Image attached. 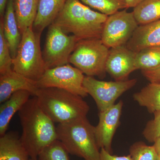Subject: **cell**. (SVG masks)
Wrapping results in <instances>:
<instances>
[{
    "label": "cell",
    "instance_id": "cb8c5ba5",
    "mask_svg": "<svg viewBox=\"0 0 160 160\" xmlns=\"http://www.w3.org/2000/svg\"><path fill=\"white\" fill-rule=\"evenodd\" d=\"M129 153L132 160H159L154 146H149L144 142H136L130 146Z\"/></svg>",
    "mask_w": 160,
    "mask_h": 160
},
{
    "label": "cell",
    "instance_id": "8fae6325",
    "mask_svg": "<svg viewBox=\"0 0 160 160\" xmlns=\"http://www.w3.org/2000/svg\"><path fill=\"white\" fill-rule=\"evenodd\" d=\"M123 105L122 101H120L105 111L99 112L98 123L95 127L98 146L110 153L113 136L120 125Z\"/></svg>",
    "mask_w": 160,
    "mask_h": 160
},
{
    "label": "cell",
    "instance_id": "44dd1931",
    "mask_svg": "<svg viewBox=\"0 0 160 160\" xmlns=\"http://www.w3.org/2000/svg\"><path fill=\"white\" fill-rule=\"evenodd\" d=\"M139 25L160 20V0H143L132 11Z\"/></svg>",
    "mask_w": 160,
    "mask_h": 160
},
{
    "label": "cell",
    "instance_id": "30bf717a",
    "mask_svg": "<svg viewBox=\"0 0 160 160\" xmlns=\"http://www.w3.org/2000/svg\"><path fill=\"white\" fill-rule=\"evenodd\" d=\"M138 26L132 12L118 11L107 18L101 40L109 49L125 46Z\"/></svg>",
    "mask_w": 160,
    "mask_h": 160
},
{
    "label": "cell",
    "instance_id": "d6986e66",
    "mask_svg": "<svg viewBox=\"0 0 160 160\" xmlns=\"http://www.w3.org/2000/svg\"><path fill=\"white\" fill-rule=\"evenodd\" d=\"M40 0H14V9L21 34L33 26Z\"/></svg>",
    "mask_w": 160,
    "mask_h": 160
},
{
    "label": "cell",
    "instance_id": "5bb4252c",
    "mask_svg": "<svg viewBox=\"0 0 160 160\" xmlns=\"http://www.w3.org/2000/svg\"><path fill=\"white\" fill-rule=\"evenodd\" d=\"M126 46L135 52L147 47L160 46V20L139 25Z\"/></svg>",
    "mask_w": 160,
    "mask_h": 160
},
{
    "label": "cell",
    "instance_id": "4316f807",
    "mask_svg": "<svg viewBox=\"0 0 160 160\" xmlns=\"http://www.w3.org/2000/svg\"><path fill=\"white\" fill-rule=\"evenodd\" d=\"M154 118L147 122L143 131V136L150 142L160 138V111L153 113Z\"/></svg>",
    "mask_w": 160,
    "mask_h": 160
},
{
    "label": "cell",
    "instance_id": "d4e9b609",
    "mask_svg": "<svg viewBox=\"0 0 160 160\" xmlns=\"http://www.w3.org/2000/svg\"><path fill=\"white\" fill-rule=\"evenodd\" d=\"M12 58L9 45L4 36L2 19L0 21V74L10 71L12 68Z\"/></svg>",
    "mask_w": 160,
    "mask_h": 160
},
{
    "label": "cell",
    "instance_id": "9a60e30c",
    "mask_svg": "<svg viewBox=\"0 0 160 160\" xmlns=\"http://www.w3.org/2000/svg\"><path fill=\"white\" fill-rule=\"evenodd\" d=\"M29 155L16 132H6L0 137V160H29Z\"/></svg>",
    "mask_w": 160,
    "mask_h": 160
},
{
    "label": "cell",
    "instance_id": "d6a6232c",
    "mask_svg": "<svg viewBox=\"0 0 160 160\" xmlns=\"http://www.w3.org/2000/svg\"><path fill=\"white\" fill-rule=\"evenodd\" d=\"M159 160H160V156H159Z\"/></svg>",
    "mask_w": 160,
    "mask_h": 160
},
{
    "label": "cell",
    "instance_id": "7a4b0ae2",
    "mask_svg": "<svg viewBox=\"0 0 160 160\" xmlns=\"http://www.w3.org/2000/svg\"><path fill=\"white\" fill-rule=\"evenodd\" d=\"M108 16L93 11L80 0H67L52 23L79 40L101 38Z\"/></svg>",
    "mask_w": 160,
    "mask_h": 160
},
{
    "label": "cell",
    "instance_id": "ac0fdd59",
    "mask_svg": "<svg viewBox=\"0 0 160 160\" xmlns=\"http://www.w3.org/2000/svg\"><path fill=\"white\" fill-rule=\"evenodd\" d=\"M2 19L3 31L12 59L15 57L22 39L14 9V0H9Z\"/></svg>",
    "mask_w": 160,
    "mask_h": 160
},
{
    "label": "cell",
    "instance_id": "7402d4cb",
    "mask_svg": "<svg viewBox=\"0 0 160 160\" xmlns=\"http://www.w3.org/2000/svg\"><path fill=\"white\" fill-rule=\"evenodd\" d=\"M137 69L150 71L160 68V46H151L136 52Z\"/></svg>",
    "mask_w": 160,
    "mask_h": 160
},
{
    "label": "cell",
    "instance_id": "3957f363",
    "mask_svg": "<svg viewBox=\"0 0 160 160\" xmlns=\"http://www.w3.org/2000/svg\"><path fill=\"white\" fill-rule=\"evenodd\" d=\"M43 111L54 123L62 124L86 117L88 103L80 96L59 88H38L35 95Z\"/></svg>",
    "mask_w": 160,
    "mask_h": 160
},
{
    "label": "cell",
    "instance_id": "4fadbf2b",
    "mask_svg": "<svg viewBox=\"0 0 160 160\" xmlns=\"http://www.w3.org/2000/svg\"><path fill=\"white\" fill-rule=\"evenodd\" d=\"M38 88L36 82L29 79L13 69L0 74V103L9 99L17 92L26 90L34 96Z\"/></svg>",
    "mask_w": 160,
    "mask_h": 160
},
{
    "label": "cell",
    "instance_id": "f1b7e54d",
    "mask_svg": "<svg viewBox=\"0 0 160 160\" xmlns=\"http://www.w3.org/2000/svg\"><path fill=\"white\" fill-rule=\"evenodd\" d=\"M142 72L150 82L160 83V68L150 71H142Z\"/></svg>",
    "mask_w": 160,
    "mask_h": 160
},
{
    "label": "cell",
    "instance_id": "2e32d148",
    "mask_svg": "<svg viewBox=\"0 0 160 160\" xmlns=\"http://www.w3.org/2000/svg\"><path fill=\"white\" fill-rule=\"evenodd\" d=\"M31 93L21 90L12 94L9 99L1 103L0 106V136L7 132L12 118L18 112L30 98Z\"/></svg>",
    "mask_w": 160,
    "mask_h": 160
},
{
    "label": "cell",
    "instance_id": "f546056e",
    "mask_svg": "<svg viewBox=\"0 0 160 160\" xmlns=\"http://www.w3.org/2000/svg\"><path fill=\"white\" fill-rule=\"evenodd\" d=\"M9 0H0V16L1 18H3Z\"/></svg>",
    "mask_w": 160,
    "mask_h": 160
},
{
    "label": "cell",
    "instance_id": "52a82bcc",
    "mask_svg": "<svg viewBox=\"0 0 160 160\" xmlns=\"http://www.w3.org/2000/svg\"><path fill=\"white\" fill-rule=\"evenodd\" d=\"M79 41L73 35H67L59 26L50 25L42 51L47 69L69 64V58Z\"/></svg>",
    "mask_w": 160,
    "mask_h": 160
},
{
    "label": "cell",
    "instance_id": "ffe728a7",
    "mask_svg": "<svg viewBox=\"0 0 160 160\" xmlns=\"http://www.w3.org/2000/svg\"><path fill=\"white\" fill-rule=\"evenodd\" d=\"M140 106L146 107L150 113L160 111V83L150 82L133 95Z\"/></svg>",
    "mask_w": 160,
    "mask_h": 160
},
{
    "label": "cell",
    "instance_id": "9c48e42d",
    "mask_svg": "<svg viewBox=\"0 0 160 160\" xmlns=\"http://www.w3.org/2000/svg\"><path fill=\"white\" fill-rule=\"evenodd\" d=\"M137 82L136 79L106 82L86 76L83 86L88 94L93 98L99 111L102 112L114 105L116 101L134 86Z\"/></svg>",
    "mask_w": 160,
    "mask_h": 160
},
{
    "label": "cell",
    "instance_id": "83f0119b",
    "mask_svg": "<svg viewBox=\"0 0 160 160\" xmlns=\"http://www.w3.org/2000/svg\"><path fill=\"white\" fill-rule=\"evenodd\" d=\"M100 160H132L130 155L124 156L112 155L104 148L100 150Z\"/></svg>",
    "mask_w": 160,
    "mask_h": 160
},
{
    "label": "cell",
    "instance_id": "e0dca14e",
    "mask_svg": "<svg viewBox=\"0 0 160 160\" xmlns=\"http://www.w3.org/2000/svg\"><path fill=\"white\" fill-rule=\"evenodd\" d=\"M67 0H40L37 14L33 23V30L42 33L51 25L62 11Z\"/></svg>",
    "mask_w": 160,
    "mask_h": 160
},
{
    "label": "cell",
    "instance_id": "484cf974",
    "mask_svg": "<svg viewBox=\"0 0 160 160\" xmlns=\"http://www.w3.org/2000/svg\"><path fill=\"white\" fill-rule=\"evenodd\" d=\"M68 153L62 143L57 140L44 149L37 160H70Z\"/></svg>",
    "mask_w": 160,
    "mask_h": 160
},
{
    "label": "cell",
    "instance_id": "7c38bea8",
    "mask_svg": "<svg viewBox=\"0 0 160 160\" xmlns=\"http://www.w3.org/2000/svg\"><path fill=\"white\" fill-rule=\"evenodd\" d=\"M136 56V52L126 45L110 48L106 61V72L116 81L128 80L129 74L137 70Z\"/></svg>",
    "mask_w": 160,
    "mask_h": 160
},
{
    "label": "cell",
    "instance_id": "8992f818",
    "mask_svg": "<svg viewBox=\"0 0 160 160\" xmlns=\"http://www.w3.org/2000/svg\"><path fill=\"white\" fill-rule=\"evenodd\" d=\"M109 50L101 39L79 40L70 55L69 63L87 76L103 78L106 75V63Z\"/></svg>",
    "mask_w": 160,
    "mask_h": 160
},
{
    "label": "cell",
    "instance_id": "ba28073f",
    "mask_svg": "<svg viewBox=\"0 0 160 160\" xmlns=\"http://www.w3.org/2000/svg\"><path fill=\"white\" fill-rule=\"evenodd\" d=\"M85 76L69 64L47 69L38 82V88H59L84 98L88 94L83 86Z\"/></svg>",
    "mask_w": 160,
    "mask_h": 160
},
{
    "label": "cell",
    "instance_id": "277c9868",
    "mask_svg": "<svg viewBox=\"0 0 160 160\" xmlns=\"http://www.w3.org/2000/svg\"><path fill=\"white\" fill-rule=\"evenodd\" d=\"M57 131L58 140L68 153L85 160H100L95 127L87 117L58 124Z\"/></svg>",
    "mask_w": 160,
    "mask_h": 160
},
{
    "label": "cell",
    "instance_id": "6da1fadb",
    "mask_svg": "<svg viewBox=\"0 0 160 160\" xmlns=\"http://www.w3.org/2000/svg\"><path fill=\"white\" fill-rule=\"evenodd\" d=\"M22 127L21 140L30 159L39 155L58 140L54 122L41 108L35 96L30 98L18 111Z\"/></svg>",
    "mask_w": 160,
    "mask_h": 160
},
{
    "label": "cell",
    "instance_id": "4dcf8cb0",
    "mask_svg": "<svg viewBox=\"0 0 160 160\" xmlns=\"http://www.w3.org/2000/svg\"><path fill=\"white\" fill-rule=\"evenodd\" d=\"M127 4V7L129 8H134L143 0H125Z\"/></svg>",
    "mask_w": 160,
    "mask_h": 160
},
{
    "label": "cell",
    "instance_id": "1f68e13d",
    "mask_svg": "<svg viewBox=\"0 0 160 160\" xmlns=\"http://www.w3.org/2000/svg\"><path fill=\"white\" fill-rule=\"evenodd\" d=\"M155 149L156 150L157 152L160 156V138L158 139L157 140L154 142V145H153Z\"/></svg>",
    "mask_w": 160,
    "mask_h": 160
},
{
    "label": "cell",
    "instance_id": "603a6c76",
    "mask_svg": "<svg viewBox=\"0 0 160 160\" xmlns=\"http://www.w3.org/2000/svg\"><path fill=\"white\" fill-rule=\"evenodd\" d=\"M86 6L98 10L100 12L110 16L120 9H127L125 0H80Z\"/></svg>",
    "mask_w": 160,
    "mask_h": 160
},
{
    "label": "cell",
    "instance_id": "5b68a950",
    "mask_svg": "<svg viewBox=\"0 0 160 160\" xmlns=\"http://www.w3.org/2000/svg\"><path fill=\"white\" fill-rule=\"evenodd\" d=\"M41 34L32 27L23 32L16 56L12 59V69L36 82L47 69L40 46Z\"/></svg>",
    "mask_w": 160,
    "mask_h": 160
},
{
    "label": "cell",
    "instance_id": "836d02e7",
    "mask_svg": "<svg viewBox=\"0 0 160 160\" xmlns=\"http://www.w3.org/2000/svg\"><path fill=\"white\" fill-rule=\"evenodd\" d=\"M32 160V159H30V160Z\"/></svg>",
    "mask_w": 160,
    "mask_h": 160
}]
</instances>
